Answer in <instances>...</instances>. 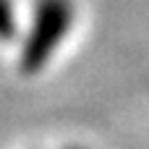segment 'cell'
I'll return each instance as SVG.
<instances>
[{
  "label": "cell",
  "mask_w": 149,
  "mask_h": 149,
  "mask_svg": "<svg viewBox=\"0 0 149 149\" xmlns=\"http://www.w3.org/2000/svg\"><path fill=\"white\" fill-rule=\"evenodd\" d=\"M73 24V3L71 0H39L34 8L31 29L21 47V71L37 73L60 47L63 37Z\"/></svg>",
  "instance_id": "1"
},
{
  "label": "cell",
  "mask_w": 149,
  "mask_h": 149,
  "mask_svg": "<svg viewBox=\"0 0 149 149\" xmlns=\"http://www.w3.org/2000/svg\"><path fill=\"white\" fill-rule=\"evenodd\" d=\"M73 149H76V147H73Z\"/></svg>",
  "instance_id": "3"
},
{
  "label": "cell",
  "mask_w": 149,
  "mask_h": 149,
  "mask_svg": "<svg viewBox=\"0 0 149 149\" xmlns=\"http://www.w3.org/2000/svg\"><path fill=\"white\" fill-rule=\"evenodd\" d=\"M13 34H16L13 0H0V39H13Z\"/></svg>",
  "instance_id": "2"
}]
</instances>
